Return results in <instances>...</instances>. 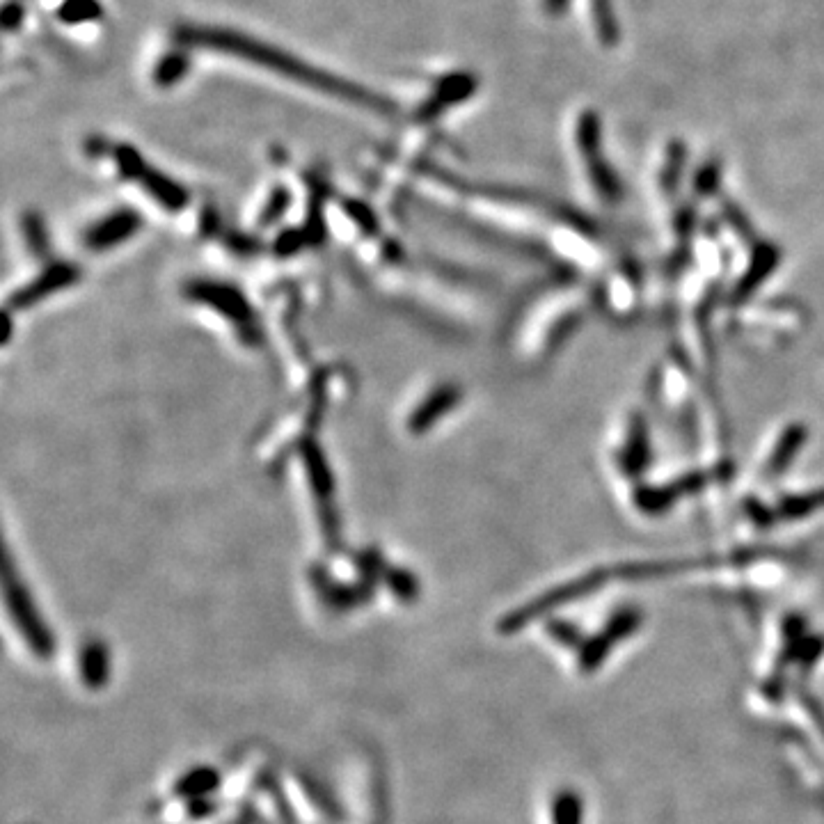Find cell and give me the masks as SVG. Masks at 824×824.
Masks as SVG:
<instances>
[{"label":"cell","instance_id":"cell-1","mask_svg":"<svg viewBox=\"0 0 824 824\" xmlns=\"http://www.w3.org/2000/svg\"><path fill=\"white\" fill-rule=\"evenodd\" d=\"M177 42L184 46H197V49L229 55V58L248 62L252 67L271 71V74L284 78V81L307 87V90H314L319 94H326L330 99L353 103V106L358 108H367L371 113H394L392 101L380 97V94L369 90V87L355 81H346V78L332 74V71L316 67L312 62L280 49V46L261 42V39L239 33V30L218 26H193V23H186V26L177 28Z\"/></svg>","mask_w":824,"mask_h":824},{"label":"cell","instance_id":"cell-2","mask_svg":"<svg viewBox=\"0 0 824 824\" xmlns=\"http://www.w3.org/2000/svg\"><path fill=\"white\" fill-rule=\"evenodd\" d=\"M7 600H10V609L14 618H17V625L23 632V637H26L28 646L33 648L37 655L42 657H49L53 651V641L49 630L44 628L42 618L35 614L33 609V602H30L28 593L23 591V586H14L7 580Z\"/></svg>","mask_w":824,"mask_h":824},{"label":"cell","instance_id":"cell-3","mask_svg":"<svg viewBox=\"0 0 824 824\" xmlns=\"http://www.w3.org/2000/svg\"><path fill=\"white\" fill-rule=\"evenodd\" d=\"M474 87H477V81H474L470 74L445 76L442 81H438V85L433 87L431 97L426 99L424 106L419 108L422 110L419 117H422V120H433V117L445 113L449 106H454V103H461L470 97V94L474 92Z\"/></svg>","mask_w":824,"mask_h":824},{"label":"cell","instance_id":"cell-4","mask_svg":"<svg viewBox=\"0 0 824 824\" xmlns=\"http://www.w3.org/2000/svg\"><path fill=\"white\" fill-rule=\"evenodd\" d=\"M55 17L67 26H83V23L99 21L103 17V7L99 0H62L55 10Z\"/></svg>","mask_w":824,"mask_h":824},{"label":"cell","instance_id":"cell-5","mask_svg":"<svg viewBox=\"0 0 824 824\" xmlns=\"http://www.w3.org/2000/svg\"><path fill=\"white\" fill-rule=\"evenodd\" d=\"M188 74V55L184 51L168 53L156 62L154 83L158 87H172Z\"/></svg>","mask_w":824,"mask_h":824},{"label":"cell","instance_id":"cell-6","mask_svg":"<svg viewBox=\"0 0 824 824\" xmlns=\"http://www.w3.org/2000/svg\"><path fill=\"white\" fill-rule=\"evenodd\" d=\"M83 667H85V680H87V683L97 685V680H101V676H103V673L99 671V667L106 669V657H103V653L99 651L97 646L90 648V653L83 657Z\"/></svg>","mask_w":824,"mask_h":824},{"label":"cell","instance_id":"cell-7","mask_svg":"<svg viewBox=\"0 0 824 824\" xmlns=\"http://www.w3.org/2000/svg\"><path fill=\"white\" fill-rule=\"evenodd\" d=\"M23 17H26V10H23V5L17 3V0H10V3H5L3 7V30L5 33H14V30L21 28Z\"/></svg>","mask_w":824,"mask_h":824}]
</instances>
